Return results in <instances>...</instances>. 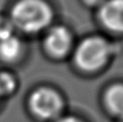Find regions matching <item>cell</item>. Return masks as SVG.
<instances>
[{
	"mask_svg": "<svg viewBox=\"0 0 123 122\" xmlns=\"http://www.w3.org/2000/svg\"><path fill=\"white\" fill-rule=\"evenodd\" d=\"M52 18L50 7L42 0H20L11 11V23L27 33L45 29Z\"/></svg>",
	"mask_w": 123,
	"mask_h": 122,
	"instance_id": "obj_1",
	"label": "cell"
},
{
	"mask_svg": "<svg viewBox=\"0 0 123 122\" xmlns=\"http://www.w3.org/2000/svg\"><path fill=\"white\" fill-rule=\"evenodd\" d=\"M111 48L102 38L92 37L86 39L77 47L75 61L81 69L94 71L102 67L107 61Z\"/></svg>",
	"mask_w": 123,
	"mask_h": 122,
	"instance_id": "obj_2",
	"label": "cell"
},
{
	"mask_svg": "<svg viewBox=\"0 0 123 122\" xmlns=\"http://www.w3.org/2000/svg\"><path fill=\"white\" fill-rule=\"evenodd\" d=\"M31 107L36 115L44 119H51L58 115L62 101L55 91L47 88L34 92L31 98Z\"/></svg>",
	"mask_w": 123,
	"mask_h": 122,
	"instance_id": "obj_3",
	"label": "cell"
},
{
	"mask_svg": "<svg viewBox=\"0 0 123 122\" xmlns=\"http://www.w3.org/2000/svg\"><path fill=\"white\" fill-rule=\"evenodd\" d=\"M100 19L107 29L123 32V0H106L100 8Z\"/></svg>",
	"mask_w": 123,
	"mask_h": 122,
	"instance_id": "obj_4",
	"label": "cell"
},
{
	"mask_svg": "<svg viewBox=\"0 0 123 122\" xmlns=\"http://www.w3.org/2000/svg\"><path fill=\"white\" fill-rule=\"evenodd\" d=\"M45 44L48 52L51 55L55 57H61L69 51L71 38L65 28L55 27L48 33Z\"/></svg>",
	"mask_w": 123,
	"mask_h": 122,
	"instance_id": "obj_5",
	"label": "cell"
},
{
	"mask_svg": "<svg viewBox=\"0 0 123 122\" xmlns=\"http://www.w3.org/2000/svg\"><path fill=\"white\" fill-rule=\"evenodd\" d=\"M21 51L19 40L13 35L0 40V58L5 61H12L18 57Z\"/></svg>",
	"mask_w": 123,
	"mask_h": 122,
	"instance_id": "obj_6",
	"label": "cell"
},
{
	"mask_svg": "<svg viewBox=\"0 0 123 122\" xmlns=\"http://www.w3.org/2000/svg\"><path fill=\"white\" fill-rule=\"evenodd\" d=\"M106 104L112 113L123 117V85H117L109 89L106 94Z\"/></svg>",
	"mask_w": 123,
	"mask_h": 122,
	"instance_id": "obj_7",
	"label": "cell"
},
{
	"mask_svg": "<svg viewBox=\"0 0 123 122\" xmlns=\"http://www.w3.org/2000/svg\"><path fill=\"white\" fill-rule=\"evenodd\" d=\"M14 79L8 73H0V96L10 94L14 90Z\"/></svg>",
	"mask_w": 123,
	"mask_h": 122,
	"instance_id": "obj_8",
	"label": "cell"
},
{
	"mask_svg": "<svg viewBox=\"0 0 123 122\" xmlns=\"http://www.w3.org/2000/svg\"><path fill=\"white\" fill-rule=\"evenodd\" d=\"M13 28L14 25L12 24L11 20L5 17H0V40L12 36Z\"/></svg>",
	"mask_w": 123,
	"mask_h": 122,
	"instance_id": "obj_9",
	"label": "cell"
},
{
	"mask_svg": "<svg viewBox=\"0 0 123 122\" xmlns=\"http://www.w3.org/2000/svg\"><path fill=\"white\" fill-rule=\"evenodd\" d=\"M87 4H91V5H99V4H102L106 1V0H85Z\"/></svg>",
	"mask_w": 123,
	"mask_h": 122,
	"instance_id": "obj_10",
	"label": "cell"
},
{
	"mask_svg": "<svg viewBox=\"0 0 123 122\" xmlns=\"http://www.w3.org/2000/svg\"><path fill=\"white\" fill-rule=\"evenodd\" d=\"M57 122H80V121L77 120L76 118H73V117H64V118L58 120Z\"/></svg>",
	"mask_w": 123,
	"mask_h": 122,
	"instance_id": "obj_11",
	"label": "cell"
},
{
	"mask_svg": "<svg viewBox=\"0 0 123 122\" xmlns=\"http://www.w3.org/2000/svg\"><path fill=\"white\" fill-rule=\"evenodd\" d=\"M121 122H123V120H122V121H121Z\"/></svg>",
	"mask_w": 123,
	"mask_h": 122,
	"instance_id": "obj_12",
	"label": "cell"
}]
</instances>
